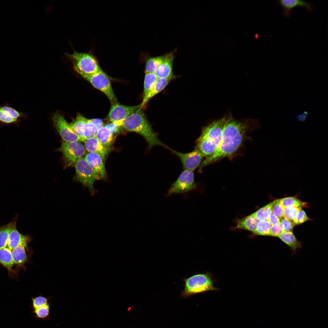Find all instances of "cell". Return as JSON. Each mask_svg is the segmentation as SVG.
<instances>
[{"label": "cell", "instance_id": "cell-18", "mask_svg": "<svg viewBox=\"0 0 328 328\" xmlns=\"http://www.w3.org/2000/svg\"><path fill=\"white\" fill-rule=\"evenodd\" d=\"M278 4L282 8L284 15L286 17H289L291 15L292 9L296 7H302L305 8L311 13L314 7L313 3L301 0H278Z\"/></svg>", "mask_w": 328, "mask_h": 328}, {"label": "cell", "instance_id": "cell-28", "mask_svg": "<svg viewBox=\"0 0 328 328\" xmlns=\"http://www.w3.org/2000/svg\"><path fill=\"white\" fill-rule=\"evenodd\" d=\"M166 54L158 56L151 57L147 59L145 68V73H155L163 61Z\"/></svg>", "mask_w": 328, "mask_h": 328}, {"label": "cell", "instance_id": "cell-34", "mask_svg": "<svg viewBox=\"0 0 328 328\" xmlns=\"http://www.w3.org/2000/svg\"><path fill=\"white\" fill-rule=\"evenodd\" d=\"M272 213L280 219L283 217V208L281 204L280 199L275 200L272 208Z\"/></svg>", "mask_w": 328, "mask_h": 328}, {"label": "cell", "instance_id": "cell-23", "mask_svg": "<svg viewBox=\"0 0 328 328\" xmlns=\"http://www.w3.org/2000/svg\"><path fill=\"white\" fill-rule=\"evenodd\" d=\"M29 241L22 243L11 250L14 264L22 266L26 261L27 258L26 248Z\"/></svg>", "mask_w": 328, "mask_h": 328}, {"label": "cell", "instance_id": "cell-26", "mask_svg": "<svg viewBox=\"0 0 328 328\" xmlns=\"http://www.w3.org/2000/svg\"><path fill=\"white\" fill-rule=\"evenodd\" d=\"M50 304L48 302L32 308V313L37 319L48 320L50 318Z\"/></svg>", "mask_w": 328, "mask_h": 328}, {"label": "cell", "instance_id": "cell-8", "mask_svg": "<svg viewBox=\"0 0 328 328\" xmlns=\"http://www.w3.org/2000/svg\"><path fill=\"white\" fill-rule=\"evenodd\" d=\"M196 188L193 172L184 169L176 180L172 183L165 196L168 197L174 194L185 193L194 190Z\"/></svg>", "mask_w": 328, "mask_h": 328}, {"label": "cell", "instance_id": "cell-16", "mask_svg": "<svg viewBox=\"0 0 328 328\" xmlns=\"http://www.w3.org/2000/svg\"><path fill=\"white\" fill-rule=\"evenodd\" d=\"M84 158L93 169L97 180L104 179L106 173L103 160L98 154L90 152L86 154Z\"/></svg>", "mask_w": 328, "mask_h": 328}, {"label": "cell", "instance_id": "cell-4", "mask_svg": "<svg viewBox=\"0 0 328 328\" xmlns=\"http://www.w3.org/2000/svg\"><path fill=\"white\" fill-rule=\"evenodd\" d=\"M66 55L72 61L75 70L80 74L91 75L102 70L96 58L90 53L78 52L74 50L72 53Z\"/></svg>", "mask_w": 328, "mask_h": 328}, {"label": "cell", "instance_id": "cell-10", "mask_svg": "<svg viewBox=\"0 0 328 328\" xmlns=\"http://www.w3.org/2000/svg\"><path fill=\"white\" fill-rule=\"evenodd\" d=\"M73 131L81 138L82 141L95 137L99 128L80 114H78L75 119L70 124Z\"/></svg>", "mask_w": 328, "mask_h": 328}, {"label": "cell", "instance_id": "cell-6", "mask_svg": "<svg viewBox=\"0 0 328 328\" xmlns=\"http://www.w3.org/2000/svg\"><path fill=\"white\" fill-rule=\"evenodd\" d=\"M80 75L89 82L94 87L103 93L108 98L111 104L118 102L113 91L110 80L102 70L92 74Z\"/></svg>", "mask_w": 328, "mask_h": 328}, {"label": "cell", "instance_id": "cell-3", "mask_svg": "<svg viewBox=\"0 0 328 328\" xmlns=\"http://www.w3.org/2000/svg\"><path fill=\"white\" fill-rule=\"evenodd\" d=\"M121 126L127 131L140 135L146 141L149 149L157 145L170 149L159 139L142 110L139 108L130 115L124 120Z\"/></svg>", "mask_w": 328, "mask_h": 328}, {"label": "cell", "instance_id": "cell-24", "mask_svg": "<svg viewBox=\"0 0 328 328\" xmlns=\"http://www.w3.org/2000/svg\"><path fill=\"white\" fill-rule=\"evenodd\" d=\"M258 222V220L251 214L245 217L238 219L237 221L236 228L248 230L254 233Z\"/></svg>", "mask_w": 328, "mask_h": 328}, {"label": "cell", "instance_id": "cell-35", "mask_svg": "<svg viewBox=\"0 0 328 328\" xmlns=\"http://www.w3.org/2000/svg\"><path fill=\"white\" fill-rule=\"evenodd\" d=\"M310 219L305 211L301 209L293 221L294 224L297 225L302 224Z\"/></svg>", "mask_w": 328, "mask_h": 328}, {"label": "cell", "instance_id": "cell-33", "mask_svg": "<svg viewBox=\"0 0 328 328\" xmlns=\"http://www.w3.org/2000/svg\"><path fill=\"white\" fill-rule=\"evenodd\" d=\"M301 208L300 207H294L284 208L283 217L290 220H293Z\"/></svg>", "mask_w": 328, "mask_h": 328}, {"label": "cell", "instance_id": "cell-27", "mask_svg": "<svg viewBox=\"0 0 328 328\" xmlns=\"http://www.w3.org/2000/svg\"><path fill=\"white\" fill-rule=\"evenodd\" d=\"M0 263L9 271L14 264L11 250L6 247L0 249Z\"/></svg>", "mask_w": 328, "mask_h": 328}, {"label": "cell", "instance_id": "cell-37", "mask_svg": "<svg viewBox=\"0 0 328 328\" xmlns=\"http://www.w3.org/2000/svg\"><path fill=\"white\" fill-rule=\"evenodd\" d=\"M32 308H33L43 304L49 302V298L42 296H39L32 299Z\"/></svg>", "mask_w": 328, "mask_h": 328}, {"label": "cell", "instance_id": "cell-9", "mask_svg": "<svg viewBox=\"0 0 328 328\" xmlns=\"http://www.w3.org/2000/svg\"><path fill=\"white\" fill-rule=\"evenodd\" d=\"M75 179L87 187L92 193H94V184L97 180L95 174L84 158L79 159L74 165Z\"/></svg>", "mask_w": 328, "mask_h": 328}, {"label": "cell", "instance_id": "cell-19", "mask_svg": "<svg viewBox=\"0 0 328 328\" xmlns=\"http://www.w3.org/2000/svg\"><path fill=\"white\" fill-rule=\"evenodd\" d=\"M84 142L86 150L90 152L98 154L103 160L110 151V148L102 144L95 137L87 139Z\"/></svg>", "mask_w": 328, "mask_h": 328}, {"label": "cell", "instance_id": "cell-11", "mask_svg": "<svg viewBox=\"0 0 328 328\" xmlns=\"http://www.w3.org/2000/svg\"><path fill=\"white\" fill-rule=\"evenodd\" d=\"M52 120L56 130L63 141L66 142L82 141L81 138L71 128L70 124L58 112L55 113Z\"/></svg>", "mask_w": 328, "mask_h": 328}, {"label": "cell", "instance_id": "cell-15", "mask_svg": "<svg viewBox=\"0 0 328 328\" xmlns=\"http://www.w3.org/2000/svg\"><path fill=\"white\" fill-rule=\"evenodd\" d=\"M120 127L117 124L111 122L99 128L95 137L104 146L109 148L114 139V134Z\"/></svg>", "mask_w": 328, "mask_h": 328}, {"label": "cell", "instance_id": "cell-38", "mask_svg": "<svg viewBox=\"0 0 328 328\" xmlns=\"http://www.w3.org/2000/svg\"><path fill=\"white\" fill-rule=\"evenodd\" d=\"M280 222L282 227L283 232H292L295 225L293 222L284 217L281 219Z\"/></svg>", "mask_w": 328, "mask_h": 328}, {"label": "cell", "instance_id": "cell-25", "mask_svg": "<svg viewBox=\"0 0 328 328\" xmlns=\"http://www.w3.org/2000/svg\"><path fill=\"white\" fill-rule=\"evenodd\" d=\"M17 219L16 217H14L8 224L0 227V249L7 247L10 233L16 225Z\"/></svg>", "mask_w": 328, "mask_h": 328}, {"label": "cell", "instance_id": "cell-36", "mask_svg": "<svg viewBox=\"0 0 328 328\" xmlns=\"http://www.w3.org/2000/svg\"><path fill=\"white\" fill-rule=\"evenodd\" d=\"M283 232L282 227L280 222L271 225L268 236L278 237Z\"/></svg>", "mask_w": 328, "mask_h": 328}, {"label": "cell", "instance_id": "cell-17", "mask_svg": "<svg viewBox=\"0 0 328 328\" xmlns=\"http://www.w3.org/2000/svg\"><path fill=\"white\" fill-rule=\"evenodd\" d=\"M176 49L166 54L165 58L155 73L158 78H169L173 77V63Z\"/></svg>", "mask_w": 328, "mask_h": 328}, {"label": "cell", "instance_id": "cell-22", "mask_svg": "<svg viewBox=\"0 0 328 328\" xmlns=\"http://www.w3.org/2000/svg\"><path fill=\"white\" fill-rule=\"evenodd\" d=\"M27 241H29V237L20 233L17 230L15 225L10 233L6 247L12 250Z\"/></svg>", "mask_w": 328, "mask_h": 328}, {"label": "cell", "instance_id": "cell-40", "mask_svg": "<svg viewBox=\"0 0 328 328\" xmlns=\"http://www.w3.org/2000/svg\"><path fill=\"white\" fill-rule=\"evenodd\" d=\"M307 113L306 112H304L302 114L299 115L297 117L299 121H304L306 118Z\"/></svg>", "mask_w": 328, "mask_h": 328}, {"label": "cell", "instance_id": "cell-14", "mask_svg": "<svg viewBox=\"0 0 328 328\" xmlns=\"http://www.w3.org/2000/svg\"><path fill=\"white\" fill-rule=\"evenodd\" d=\"M25 114L23 112L18 111L6 102L5 103L0 105V126L15 124L19 126L21 122L20 118H25Z\"/></svg>", "mask_w": 328, "mask_h": 328}, {"label": "cell", "instance_id": "cell-7", "mask_svg": "<svg viewBox=\"0 0 328 328\" xmlns=\"http://www.w3.org/2000/svg\"><path fill=\"white\" fill-rule=\"evenodd\" d=\"M63 154L64 168L74 165L77 161L85 154L86 150L80 141H63L58 149Z\"/></svg>", "mask_w": 328, "mask_h": 328}, {"label": "cell", "instance_id": "cell-13", "mask_svg": "<svg viewBox=\"0 0 328 328\" xmlns=\"http://www.w3.org/2000/svg\"><path fill=\"white\" fill-rule=\"evenodd\" d=\"M180 159L184 169L193 171L200 165L203 157L201 152L196 148L192 152H180L170 149L169 150Z\"/></svg>", "mask_w": 328, "mask_h": 328}, {"label": "cell", "instance_id": "cell-2", "mask_svg": "<svg viewBox=\"0 0 328 328\" xmlns=\"http://www.w3.org/2000/svg\"><path fill=\"white\" fill-rule=\"evenodd\" d=\"M226 116L215 119L203 127L201 134L196 141V148L206 158L214 153L217 149L222 138Z\"/></svg>", "mask_w": 328, "mask_h": 328}, {"label": "cell", "instance_id": "cell-30", "mask_svg": "<svg viewBox=\"0 0 328 328\" xmlns=\"http://www.w3.org/2000/svg\"><path fill=\"white\" fill-rule=\"evenodd\" d=\"M280 203L283 208L289 207H306L307 206L306 202H302L297 198L289 197L280 199Z\"/></svg>", "mask_w": 328, "mask_h": 328}, {"label": "cell", "instance_id": "cell-32", "mask_svg": "<svg viewBox=\"0 0 328 328\" xmlns=\"http://www.w3.org/2000/svg\"><path fill=\"white\" fill-rule=\"evenodd\" d=\"M271 226L267 220L258 221L253 233L257 235L268 236Z\"/></svg>", "mask_w": 328, "mask_h": 328}, {"label": "cell", "instance_id": "cell-5", "mask_svg": "<svg viewBox=\"0 0 328 328\" xmlns=\"http://www.w3.org/2000/svg\"><path fill=\"white\" fill-rule=\"evenodd\" d=\"M216 289L209 275L200 274L193 275L185 280L183 294L188 296Z\"/></svg>", "mask_w": 328, "mask_h": 328}, {"label": "cell", "instance_id": "cell-31", "mask_svg": "<svg viewBox=\"0 0 328 328\" xmlns=\"http://www.w3.org/2000/svg\"><path fill=\"white\" fill-rule=\"evenodd\" d=\"M158 78L155 73H145L144 83L143 97H145L150 91Z\"/></svg>", "mask_w": 328, "mask_h": 328}, {"label": "cell", "instance_id": "cell-39", "mask_svg": "<svg viewBox=\"0 0 328 328\" xmlns=\"http://www.w3.org/2000/svg\"><path fill=\"white\" fill-rule=\"evenodd\" d=\"M267 220L271 225L280 222V219L276 217L272 213H271Z\"/></svg>", "mask_w": 328, "mask_h": 328}, {"label": "cell", "instance_id": "cell-1", "mask_svg": "<svg viewBox=\"0 0 328 328\" xmlns=\"http://www.w3.org/2000/svg\"><path fill=\"white\" fill-rule=\"evenodd\" d=\"M225 115L226 120L219 146L214 153L201 162L200 170L207 165L233 155L241 147L248 134L260 126L259 121L257 119L237 120L230 112Z\"/></svg>", "mask_w": 328, "mask_h": 328}, {"label": "cell", "instance_id": "cell-20", "mask_svg": "<svg viewBox=\"0 0 328 328\" xmlns=\"http://www.w3.org/2000/svg\"><path fill=\"white\" fill-rule=\"evenodd\" d=\"M173 78L174 76L167 78H158L150 91L143 97L139 109L142 110L150 99L162 91Z\"/></svg>", "mask_w": 328, "mask_h": 328}, {"label": "cell", "instance_id": "cell-29", "mask_svg": "<svg viewBox=\"0 0 328 328\" xmlns=\"http://www.w3.org/2000/svg\"><path fill=\"white\" fill-rule=\"evenodd\" d=\"M275 200L261 207L251 214L258 221L266 220L272 213V208Z\"/></svg>", "mask_w": 328, "mask_h": 328}, {"label": "cell", "instance_id": "cell-21", "mask_svg": "<svg viewBox=\"0 0 328 328\" xmlns=\"http://www.w3.org/2000/svg\"><path fill=\"white\" fill-rule=\"evenodd\" d=\"M278 237L292 250V255L302 248V242L296 238L292 232H283Z\"/></svg>", "mask_w": 328, "mask_h": 328}, {"label": "cell", "instance_id": "cell-12", "mask_svg": "<svg viewBox=\"0 0 328 328\" xmlns=\"http://www.w3.org/2000/svg\"><path fill=\"white\" fill-rule=\"evenodd\" d=\"M140 104L133 106H128L118 102L112 104L108 115L111 122L117 124L121 126L124 120L131 114L139 108Z\"/></svg>", "mask_w": 328, "mask_h": 328}]
</instances>
